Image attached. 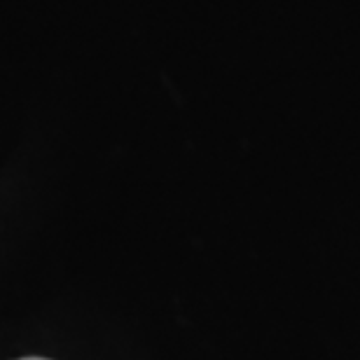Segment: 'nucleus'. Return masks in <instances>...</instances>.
Masks as SVG:
<instances>
[{"mask_svg":"<svg viewBox=\"0 0 360 360\" xmlns=\"http://www.w3.org/2000/svg\"><path fill=\"white\" fill-rule=\"evenodd\" d=\"M24 360H47V358H24Z\"/></svg>","mask_w":360,"mask_h":360,"instance_id":"obj_1","label":"nucleus"}]
</instances>
